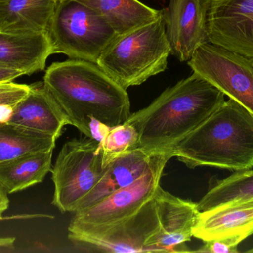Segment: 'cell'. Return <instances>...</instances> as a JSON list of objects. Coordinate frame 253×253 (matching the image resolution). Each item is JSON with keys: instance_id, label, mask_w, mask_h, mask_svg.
<instances>
[{"instance_id": "24", "label": "cell", "mask_w": 253, "mask_h": 253, "mask_svg": "<svg viewBox=\"0 0 253 253\" xmlns=\"http://www.w3.org/2000/svg\"><path fill=\"white\" fill-rule=\"evenodd\" d=\"M239 244L228 239H215L205 242L203 246L192 252L204 253H238Z\"/></svg>"}, {"instance_id": "10", "label": "cell", "mask_w": 253, "mask_h": 253, "mask_svg": "<svg viewBox=\"0 0 253 253\" xmlns=\"http://www.w3.org/2000/svg\"><path fill=\"white\" fill-rule=\"evenodd\" d=\"M211 0H169L162 10L171 54L181 62L191 59L198 48L210 43L208 14Z\"/></svg>"}, {"instance_id": "31", "label": "cell", "mask_w": 253, "mask_h": 253, "mask_svg": "<svg viewBox=\"0 0 253 253\" xmlns=\"http://www.w3.org/2000/svg\"><path fill=\"white\" fill-rule=\"evenodd\" d=\"M0 126H1V125H0Z\"/></svg>"}, {"instance_id": "3", "label": "cell", "mask_w": 253, "mask_h": 253, "mask_svg": "<svg viewBox=\"0 0 253 253\" xmlns=\"http://www.w3.org/2000/svg\"><path fill=\"white\" fill-rule=\"evenodd\" d=\"M190 169L211 166L237 172L253 168V114L224 101L171 152Z\"/></svg>"}, {"instance_id": "19", "label": "cell", "mask_w": 253, "mask_h": 253, "mask_svg": "<svg viewBox=\"0 0 253 253\" xmlns=\"http://www.w3.org/2000/svg\"><path fill=\"white\" fill-rule=\"evenodd\" d=\"M103 16L117 34L156 20L162 10H156L138 0H77Z\"/></svg>"}, {"instance_id": "11", "label": "cell", "mask_w": 253, "mask_h": 253, "mask_svg": "<svg viewBox=\"0 0 253 253\" xmlns=\"http://www.w3.org/2000/svg\"><path fill=\"white\" fill-rule=\"evenodd\" d=\"M210 43L253 57V0H211Z\"/></svg>"}, {"instance_id": "5", "label": "cell", "mask_w": 253, "mask_h": 253, "mask_svg": "<svg viewBox=\"0 0 253 253\" xmlns=\"http://www.w3.org/2000/svg\"><path fill=\"white\" fill-rule=\"evenodd\" d=\"M47 32L53 54L95 63L118 34L103 16L77 0L57 1Z\"/></svg>"}, {"instance_id": "2", "label": "cell", "mask_w": 253, "mask_h": 253, "mask_svg": "<svg viewBox=\"0 0 253 253\" xmlns=\"http://www.w3.org/2000/svg\"><path fill=\"white\" fill-rule=\"evenodd\" d=\"M43 83L70 125L87 138L91 117L114 127L126 123L131 114L126 89L95 62L73 59L53 62Z\"/></svg>"}, {"instance_id": "9", "label": "cell", "mask_w": 253, "mask_h": 253, "mask_svg": "<svg viewBox=\"0 0 253 253\" xmlns=\"http://www.w3.org/2000/svg\"><path fill=\"white\" fill-rule=\"evenodd\" d=\"M172 157L168 153L161 154L139 179L93 206L76 212L72 221L84 225L102 226L132 216L156 194L165 166Z\"/></svg>"}, {"instance_id": "23", "label": "cell", "mask_w": 253, "mask_h": 253, "mask_svg": "<svg viewBox=\"0 0 253 253\" xmlns=\"http://www.w3.org/2000/svg\"><path fill=\"white\" fill-rule=\"evenodd\" d=\"M30 91V86L12 82L0 83V105L15 106Z\"/></svg>"}, {"instance_id": "17", "label": "cell", "mask_w": 253, "mask_h": 253, "mask_svg": "<svg viewBox=\"0 0 253 253\" xmlns=\"http://www.w3.org/2000/svg\"><path fill=\"white\" fill-rule=\"evenodd\" d=\"M58 0H0V30L47 32Z\"/></svg>"}, {"instance_id": "29", "label": "cell", "mask_w": 253, "mask_h": 253, "mask_svg": "<svg viewBox=\"0 0 253 253\" xmlns=\"http://www.w3.org/2000/svg\"><path fill=\"white\" fill-rule=\"evenodd\" d=\"M14 237H0V248H10L14 244Z\"/></svg>"}, {"instance_id": "22", "label": "cell", "mask_w": 253, "mask_h": 253, "mask_svg": "<svg viewBox=\"0 0 253 253\" xmlns=\"http://www.w3.org/2000/svg\"><path fill=\"white\" fill-rule=\"evenodd\" d=\"M99 144L105 163L109 166L122 154L139 148V137L136 129L126 121L111 127L108 135Z\"/></svg>"}, {"instance_id": "28", "label": "cell", "mask_w": 253, "mask_h": 253, "mask_svg": "<svg viewBox=\"0 0 253 253\" xmlns=\"http://www.w3.org/2000/svg\"><path fill=\"white\" fill-rule=\"evenodd\" d=\"M7 195L8 193H7L5 189L0 184V216L2 215L3 212L8 209L10 202H9Z\"/></svg>"}, {"instance_id": "21", "label": "cell", "mask_w": 253, "mask_h": 253, "mask_svg": "<svg viewBox=\"0 0 253 253\" xmlns=\"http://www.w3.org/2000/svg\"><path fill=\"white\" fill-rule=\"evenodd\" d=\"M253 198V169L234 172L224 179L212 178L209 189L197 203L199 212L208 210L232 199Z\"/></svg>"}, {"instance_id": "14", "label": "cell", "mask_w": 253, "mask_h": 253, "mask_svg": "<svg viewBox=\"0 0 253 253\" xmlns=\"http://www.w3.org/2000/svg\"><path fill=\"white\" fill-rule=\"evenodd\" d=\"M59 138L70 125L59 104L44 83L30 86L28 95L14 106L10 123Z\"/></svg>"}, {"instance_id": "8", "label": "cell", "mask_w": 253, "mask_h": 253, "mask_svg": "<svg viewBox=\"0 0 253 253\" xmlns=\"http://www.w3.org/2000/svg\"><path fill=\"white\" fill-rule=\"evenodd\" d=\"M187 63L193 72L253 114V57L210 43L198 48Z\"/></svg>"}, {"instance_id": "25", "label": "cell", "mask_w": 253, "mask_h": 253, "mask_svg": "<svg viewBox=\"0 0 253 253\" xmlns=\"http://www.w3.org/2000/svg\"><path fill=\"white\" fill-rule=\"evenodd\" d=\"M88 128V138L96 140V141L99 143L103 141L104 138L106 137L111 129V127H110L108 125L102 123L100 120L93 118V117L90 118Z\"/></svg>"}, {"instance_id": "6", "label": "cell", "mask_w": 253, "mask_h": 253, "mask_svg": "<svg viewBox=\"0 0 253 253\" xmlns=\"http://www.w3.org/2000/svg\"><path fill=\"white\" fill-rule=\"evenodd\" d=\"M108 166L96 140L86 137L65 143L50 171L54 184L52 204L62 213H75Z\"/></svg>"}, {"instance_id": "26", "label": "cell", "mask_w": 253, "mask_h": 253, "mask_svg": "<svg viewBox=\"0 0 253 253\" xmlns=\"http://www.w3.org/2000/svg\"><path fill=\"white\" fill-rule=\"evenodd\" d=\"M22 75L24 74L21 71L0 67V83L13 81L15 79Z\"/></svg>"}, {"instance_id": "20", "label": "cell", "mask_w": 253, "mask_h": 253, "mask_svg": "<svg viewBox=\"0 0 253 253\" xmlns=\"http://www.w3.org/2000/svg\"><path fill=\"white\" fill-rule=\"evenodd\" d=\"M58 138L7 123L0 126V162L35 153L53 151Z\"/></svg>"}, {"instance_id": "1", "label": "cell", "mask_w": 253, "mask_h": 253, "mask_svg": "<svg viewBox=\"0 0 253 253\" xmlns=\"http://www.w3.org/2000/svg\"><path fill=\"white\" fill-rule=\"evenodd\" d=\"M224 101L221 91L193 72L167 89L148 106L130 114L126 122L138 132L139 148L172 156L174 147Z\"/></svg>"}, {"instance_id": "7", "label": "cell", "mask_w": 253, "mask_h": 253, "mask_svg": "<svg viewBox=\"0 0 253 253\" xmlns=\"http://www.w3.org/2000/svg\"><path fill=\"white\" fill-rule=\"evenodd\" d=\"M154 196L136 213L114 224L88 226L71 221L68 238L105 252L159 253L156 239L159 223Z\"/></svg>"}, {"instance_id": "4", "label": "cell", "mask_w": 253, "mask_h": 253, "mask_svg": "<svg viewBox=\"0 0 253 253\" xmlns=\"http://www.w3.org/2000/svg\"><path fill=\"white\" fill-rule=\"evenodd\" d=\"M170 53L162 14L156 20L117 34L96 64L126 90L164 72Z\"/></svg>"}, {"instance_id": "18", "label": "cell", "mask_w": 253, "mask_h": 253, "mask_svg": "<svg viewBox=\"0 0 253 253\" xmlns=\"http://www.w3.org/2000/svg\"><path fill=\"white\" fill-rule=\"evenodd\" d=\"M53 152L26 154L0 162V184L11 194L42 182L51 171Z\"/></svg>"}, {"instance_id": "30", "label": "cell", "mask_w": 253, "mask_h": 253, "mask_svg": "<svg viewBox=\"0 0 253 253\" xmlns=\"http://www.w3.org/2000/svg\"><path fill=\"white\" fill-rule=\"evenodd\" d=\"M245 252L253 253V248H251V249L248 250V251H245Z\"/></svg>"}, {"instance_id": "32", "label": "cell", "mask_w": 253, "mask_h": 253, "mask_svg": "<svg viewBox=\"0 0 253 253\" xmlns=\"http://www.w3.org/2000/svg\"><path fill=\"white\" fill-rule=\"evenodd\" d=\"M58 1H59V0H58Z\"/></svg>"}, {"instance_id": "13", "label": "cell", "mask_w": 253, "mask_h": 253, "mask_svg": "<svg viewBox=\"0 0 253 253\" xmlns=\"http://www.w3.org/2000/svg\"><path fill=\"white\" fill-rule=\"evenodd\" d=\"M193 235L204 242L228 239L239 245L253 235V198L232 199L199 212Z\"/></svg>"}, {"instance_id": "27", "label": "cell", "mask_w": 253, "mask_h": 253, "mask_svg": "<svg viewBox=\"0 0 253 253\" xmlns=\"http://www.w3.org/2000/svg\"><path fill=\"white\" fill-rule=\"evenodd\" d=\"M14 106L10 105H0V125L10 123L13 114Z\"/></svg>"}, {"instance_id": "16", "label": "cell", "mask_w": 253, "mask_h": 253, "mask_svg": "<svg viewBox=\"0 0 253 253\" xmlns=\"http://www.w3.org/2000/svg\"><path fill=\"white\" fill-rule=\"evenodd\" d=\"M162 154L137 148L117 157L110 163L105 175L84 199L77 212L90 207L114 192L133 184L150 169Z\"/></svg>"}, {"instance_id": "12", "label": "cell", "mask_w": 253, "mask_h": 253, "mask_svg": "<svg viewBox=\"0 0 253 253\" xmlns=\"http://www.w3.org/2000/svg\"><path fill=\"white\" fill-rule=\"evenodd\" d=\"M159 234L156 246L159 253H187L185 243L193 237V230L199 215L197 203L165 191L159 186L155 194Z\"/></svg>"}, {"instance_id": "15", "label": "cell", "mask_w": 253, "mask_h": 253, "mask_svg": "<svg viewBox=\"0 0 253 253\" xmlns=\"http://www.w3.org/2000/svg\"><path fill=\"white\" fill-rule=\"evenodd\" d=\"M52 53L47 32L13 33L0 30V67L31 75L45 68Z\"/></svg>"}]
</instances>
